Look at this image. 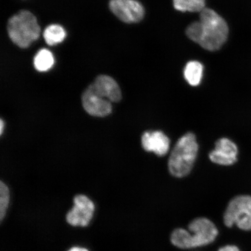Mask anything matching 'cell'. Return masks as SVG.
Wrapping results in <instances>:
<instances>
[{"mask_svg":"<svg viewBox=\"0 0 251 251\" xmlns=\"http://www.w3.org/2000/svg\"><path fill=\"white\" fill-rule=\"evenodd\" d=\"M200 20L187 27L186 34L193 42L209 51L221 49L227 39L228 25L224 18L211 9L204 8Z\"/></svg>","mask_w":251,"mask_h":251,"instance_id":"6da1fadb","label":"cell"},{"mask_svg":"<svg viewBox=\"0 0 251 251\" xmlns=\"http://www.w3.org/2000/svg\"><path fill=\"white\" fill-rule=\"evenodd\" d=\"M199 149L195 134L187 133L180 138L169 156L168 168L171 174L178 178L189 174L195 163Z\"/></svg>","mask_w":251,"mask_h":251,"instance_id":"7a4b0ae2","label":"cell"},{"mask_svg":"<svg viewBox=\"0 0 251 251\" xmlns=\"http://www.w3.org/2000/svg\"><path fill=\"white\" fill-rule=\"evenodd\" d=\"M7 31L12 42L22 49L29 47L39 38L41 33L35 16L26 10L21 11L9 19Z\"/></svg>","mask_w":251,"mask_h":251,"instance_id":"3957f363","label":"cell"},{"mask_svg":"<svg viewBox=\"0 0 251 251\" xmlns=\"http://www.w3.org/2000/svg\"><path fill=\"white\" fill-rule=\"evenodd\" d=\"M188 228V231L182 228L178 235V242L182 249L206 246L213 242L218 234L215 224L205 218L194 219Z\"/></svg>","mask_w":251,"mask_h":251,"instance_id":"277c9868","label":"cell"},{"mask_svg":"<svg viewBox=\"0 0 251 251\" xmlns=\"http://www.w3.org/2000/svg\"><path fill=\"white\" fill-rule=\"evenodd\" d=\"M224 223L227 227L235 225L245 231L251 230V197H235L228 203L224 214Z\"/></svg>","mask_w":251,"mask_h":251,"instance_id":"5b68a950","label":"cell"},{"mask_svg":"<svg viewBox=\"0 0 251 251\" xmlns=\"http://www.w3.org/2000/svg\"><path fill=\"white\" fill-rule=\"evenodd\" d=\"M109 7L112 13L125 23H139L145 14L143 6L136 0H111Z\"/></svg>","mask_w":251,"mask_h":251,"instance_id":"8992f818","label":"cell"},{"mask_svg":"<svg viewBox=\"0 0 251 251\" xmlns=\"http://www.w3.org/2000/svg\"><path fill=\"white\" fill-rule=\"evenodd\" d=\"M74 206L67 216L69 224L73 226L85 227L92 219L95 206L86 196L78 195L74 199Z\"/></svg>","mask_w":251,"mask_h":251,"instance_id":"52a82bcc","label":"cell"},{"mask_svg":"<svg viewBox=\"0 0 251 251\" xmlns=\"http://www.w3.org/2000/svg\"><path fill=\"white\" fill-rule=\"evenodd\" d=\"M82 103L84 110L93 117H105L112 111L111 102L94 92L92 84L83 94Z\"/></svg>","mask_w":251,"mask_h":251,"instance_id":"ba28073f","label":"cell"},{"mask_svg":"<svg viewBox=\"0 0 251 251\" xmlns=\"http://www.w3.org/2000/svg\"><path fill=\"white\" fill-rule=\"evenodd\" d=\"M238 148L236 144L227 138L216 141L215 149L209 153L210 160L215 164L230 166L237 161Z\"/></svg>","mask_w":251,"mask_h":251,"instance_id":"9c48e42d","label":"cell"},{"mask_svg":"<svg viewBox=\"0 0 251 251\" xmlns=\"http://www.w3.org/2000/svg\"><path fill=\"white\" fill-rule=\"evenodd\" d=\"M170 139L162 131H146L141 137V145L147 152H152L157 156H164L170 149Z\"/></svg>","mask_w":251,"mask_h":251,"instance_id":"30bf717a","label":"cell"},{"mask_svg":"<svg viewBox=\"0 0 251 251\" xmlns=\"http://www.w3.org/2000/svg\"><path fill=\"white\" fill-rule=\"evenodd\" d=\"M94 92L109 101L117 102L122 99V92L114 78L107 75H100L92 84Z\"/></svg>","mask_w":251,"mask_h":251,"instance_id":"8fae6325","label":"cell"},{"mask_svg":"<svg viewBox=\"0 0 251 251\" xmlns=\"http://www.w3.org/2000/svg\"><path fill=\"white\" fill-rule=\"evenodd\" d=\"M203 67L200 62L193 61L188 62L184 70V76L191 86H199L202 80Z\"/></svg>","mask_w":251,"mask_h":251,"instance_id":"7c38bea8","label":"cell"},{"mask_svg":"<svg viewBox=\"0 0 251 251\" xmlns=\"http://www.w3.org/2000/svg\"><path fill=\"white\" fill-rule=\"evenodd\" d=\"M66 35V31L59 25H50L43 32L44 39L49 46H54L62 43L65 39Z\"/></svg>","mask_w":251,"mask_h":251,"instance_id":"4fadbf2b","label":"cell"},{"mask_svg":"<svg viewBox=\"0 0 251 251\" xmlns=\"http://www.w3.org/2000/svg\"><path fill=\"white\" fill-rule=\"evenodd\" d=\"M34 66L37 71L46 72L51 69L54 64V58L49 50H39L34 58Z\"/></svg>","mask_w":251,"mask_h":251,"instance_id":"5bb4252c","label":"cell"},{"mask_svg":"<svg viewBox=\"0 0 251 251\" xmlns=\"http://www.w3.org/2000/svg\"><path fill=\"white\" fill-rule=\"evenodd\" d=\"M174 5L181 12H201L205 8V0H174Z\"/></svg>","mask_w":251,"mask_h":251,"instance_id":"9a60e30c","label":"cell"},{"mask_svg":"<svg viewBox=\"0 0 251 251\" xmlns=\"http://www.w3.org/2000/svg\"><path fill=\"white\" fill-rule=\"evenodd\" d=\"M9 202V191L7 185L0 182V220L5 217Z\"/></svg>","mask_w":251,"mask_h":251,"instance_id":"2e32d148","label":"cell"},{"mask_svg":"<svg viewBox=\"0 0 251 251\" xmlns=\"http://www.w3.org/2000/svg\"><path fill=\"white\" fill-rule=\"evenodd\" d=\"M218 251H240L238 247L234 246H227L221 248Z\"/></svg>","mask_w":251,"mask_h":251,"instance_id":"e0dca14e","label":"cell"},{"mask_svg":"<svg viewBox=\"0 0 251 251\" xmlns=\"http://www.w3.org/2000/svg\"><path fill=\"white\" fill-rule=\"evenodd\" d=\"M68 251H89V250L84 249V248L73 247Z\"/></svg>","mask_w":251,"mask_h":251,"instance_id":"ac0fdd59","label":"cell"},{"mask_svg":"<svg viewBox=\"0 0 251 251\" xmlns=\"http://www.w3.org/2000/svg\"><path fill=\"white\" fill-rule=\"evenodd\" d=\"M4 126L5 123L4 121L1 119V121H0V134H1V135L2 134L3 131H4L5 127Z\"/></svg>","mask_w":251,"mask_h":251,"instance_id":"d6986e66","label":"cell"}]
</instances>
